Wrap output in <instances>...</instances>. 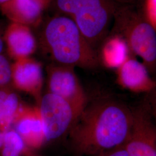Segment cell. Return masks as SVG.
Masks as SVG:
<instances>
[{
	"label": "cell",
	"mask_w": 156,
	"mask_h": 156,
	"mask_svg": "<svg viewBox=\"0 0 156 156\" xmlns=\"http://www.w3.org/2000/svg\"><path fill=\"white\" fill-rule=\"evenodd\" d=\"M9 91L6 90H0V102L5 99L6 96L8 94Z\"/></svg>",
	"instance_id": "cell-22"
},
{
	"label": "cell",
	"mask_w": 156,
	"mask_h": 156,
	"mask_svg": "<svg viewBox=\"0 0 156 156\" xmlns=\"http://www.w3.org/2000/svg\"><path fill=\"white\" fill-rule=\"evenodd\" d=\"M6 27L4 26L3 23L0 22V55L3 54L4 47H5V42H4V33Z\"/></svg>",
	"instance_id": "cell-19"
},
{
	"label": "cell",
	"mask_w": 156,
	"mask_h": 156,
	"mask_svg": "<svg viewBox=\"0 0 156 156\" xmlns=\"http://www.w3.org/2000/svg\"><path fill=\"white\" fill-rule=\"evenodd\" d=\"M96 156H129L124 145L102 152Z\"/></svg>",
	"instance_id": "cell-18"
},
{
	"label": "cell",
	"mask_w": 156,
	"mask_h": 156,
	"mask_svg": "<svg viewBox=\"0 0 156 156\" xmlns=\"http://www.w3.org/2000/svg\"><path fill=\"white\" fill-rule=\"evenodd\" d=\"M98 52L100 63L108 68L117 69L129 56L128 46L124 39L114 34H108Z\"/></svg>",
	"instance_id": "cell-13"
},
{
	"label": "cell",
	"mask_w": 156,
	"mask_h": 156,
	"mask_svg": "<svg viewBox=\"0 0 156 156\" xmlns=\"http://www.w3.org/2000/svg\"><path fill=\"white\" fill-rule=\"evenodd\" d=\"M75 68L51 62L46 68L48 86L49 93L67 101L81 113L89 101Z\"/></svg>",
	"instance_id": "cell-7"
},
{
	"label": "cell",
	"mask_w": 156,
	"mask_h": 156,
	"mask_svg": "<svg viewBox=\"0 0 156 156\" xmlns=\"http://www.w3.org/2000/svg\"><path fill=\"white\" fill-rule=\"evenodd\" d=\"M4 39L9 55L15 60L30 57L37 49V42L31 29L23 24L11 23L6 27Z\"/></svg>",
	"instance_id": "cell-12"
},
{
	"label": "cell",
	"mask_w": 156,
	"mask_h": 156,
	"mask_svg": "<svg viewBox=\"0 0 156 156\" xmlns=\"http://www.w3.org/2000/svg\"><path fill=\"white\" fill-rule=\"evenodd\" d=\"M44 1H45V3H46V5H48L49 4V2H50L51 0H44Z\"/></svg>",
	"instance_id": "cell-24"
},
{
	"label": "cell",
	"mask_w": 156,
	"mask_h": 156,
	"mask_svg": "<svg viewBox=\"0 0 156 156\" xmlns=\"http://www.w3.org/2000/svg\"><path fill=\"white\" fill-rule=\"evenodd\" d=\"M38 108L46 142L68 135L80 114L68 101L49 92L42 96Z\"/></svg>",
	"instance_id": "cell-5"
},
{
	"label": "cell",
	"mask_w": 156,
	"mask_h": 156,
	"mask_svg": "<svg viewBox=\"0 0 156 156\" xmlns=\"http://www.w3.org/2000/svg\"><path fill=\"white\" fill-rule=\"evenodd\" d=\"M12 124L15 127L14 131L30 147L38 151L46 143L38 106H20Z\"/></svg>",
	"instance_id": "cell-9"
},
{
	"label": "cell",
	"mask_w": 156,
	"mask_h": 156,
	"mask_svg": "<svg viewBox=\"0 0 156 156\" xmlns=\"http://www.w3.org/2000/svg\"><path fill=\"white\" fill-rule=\"evenodd\" d=\"M117 82L122 87L135 93H149L154 90L156 82L151 78L145 65L129 56L117 68Z\"/></svg>",
	"instance_id": "cell-10"
},
{
	"label": "cell",
	"mask_w": 156,
	"mask_h": 156,
	"mask_svg": "<svg viewBox=\"0 0 156 156\" xmlns=\"http://www.w3.org/2000/svg\"><path fill=\"white\" fill-rule=\"evenodd\" d=\"M19 108V98L14 93L8 92L5 99L0 102V124L6 131L9 130Z\"/></svg>",
	"instance_id": "cell-15"
},
{
	"label": "cell",
	"mask_w": 156,
	"mask_h": 156,
	"mask_svg": "<svg viewBox=\"0 0 156 156\" xmlns=\"http://www.w3.org/2000/svg\"><path fill=\"white\" fill-rule=\"evenodd\" d=\"M113 19V28L108 34L124 39L129 53L140 57L148 71L153 73L156 64V29L134 5L117 4Z\"/></svg>",
	"instance_id": "cell-3"
},
{
	"label": "cell",
	"mask_w": 156,
	"mask_h": 156,
	"mask_svg": "<svg viewBox=\"0 0 156 156\" xmlns=\"http://www.w3.org/2000/svg\"><path fill=\"white\" fill-rule=\"evenodd\" d=\"M132 122V110L118 101L89 102L68 134L71 147L79 156H96L123 145Z\"/></svg>",
	"instance_id": "cell-1"
},
{
	"label": "cell",
	"mask_w": 156,
	"mask_h": 156,
	"mask_svg": "<svg viewBox=\"0 0 156 156\" xmlns=\"http://www.w3.org/2000/svg\"><path fill=\"white\" fill-rule=\"evenodd\" d=\"M12 82L17 89L32 95L38 105L44 83L41 64L30 57L18 59L12 64Z\"/></svg>",
	"instance_id": "cell-8"
},
{
	"label": "cell",
	"mask_w": 156,
	"mask_h": 156,
	"mask_svg": "<svg viewBox=\"0 0 156 156\" xmlns=\"http://www.w3.org/2000/svg\"><path fill=\"white\" fill-rule=\"evenodd\" d=\"M12 82V64L4 55H0V88Z\"/></svg>",
	"instance_id": "cell-16"
},
{
	"label": "cell",
	"mask_w": 156,
	"mask_h": 156,
	"mask_svg": "<svg viewBox=\"0 0 156 156\" xmlns=\"http://www.w3.org/2000/svg\"><path fill=\"white\" fill-rule=\"evenodd\" d=\"M115 2L119 4H126V5H137L140 2H142L144 0H113Z\"/></svg>",
	"instance_id": "cell-20"
},
{
	"label": "cell",
	"mask_w": 156,
	"mask_h": 156,
	"mask_svg": "<svg viewBox=\"0 0 156 156\" xmlns=\"http://www.w3.org/2000/svg\"><path fill=\"white\" fill-rule=\"evenodd\" d=\"M133 112V122L124 144L129 156H156V128L150 104L144 103Z\"/></svg>",
	"instance_id": "cell-6"
},
{
	"label": "cell",
	"mask_w": 156,
	"mask_h": 156,
	"mask_svg": "<svg viewBox=\"0 0 156 156\" xmlns=\"http://www.w3.org/2000/svg\"><path fill=\"white\" fill-rule=\"evenodd\" d=\"M47 6L44 0H10L0 5V11L12 23L36 27Z\"/></svg>",
	"instance_id": "cell-11"
},
{
	"label": "cell",
	"mask_w": 156,
	"mask_h": 156,
	"mask_svg": "<svg viewBox=\"0 0 156 156\" xmlns=\"http://www.w3.org/2000/svg\"><path fill=\"white\" fill-rule=\"evenodd\" d=\"M38 44L42 53L53 63L89 69L100 64L97 52L67 16L49 19L42 28Z\"/></svg>",
	"instance_id": "cell-2"
},
{
	"label": "cell",
	"mask_w": 156,
	"mask_h": 156,
	"mask_svg": "<svg viewBox=\"0 0 156 156\" xmlns=\"http://www.w3.org/2000/svg\"><path fill=\"white\" fill-rule=\"evenodd\" d=\"M9 1H10V0H0V5L4 4L5 2H6Z\"/></svg>",
	"instance_id": "cell-23"
},
{
	"label": "cell",
	"mask_w": 156,
	"mask_h": 156,
	"mask_svg": "<svg viewBox=\"0 0 156 156\" xmlns=\"http://www.w3.org/2000/svg\"><path fill=\"white\" fill-rule=\"evenodd\" d=\"M0 156H42L38 151L27 145L15 131L9 129L6 133Z\"/></svg>",
	"instance_id": "cell-14"
},
{
	"label": "cell",
	"mask_w": 156,
	"mask_h": 156,
	"mask_svg": "<svg viewBox=\"0 0 156 156\" xmlns=\"http://www.w3.org/2000/svg\"><path fill=\"white\" fill-rule=\"evenodd\" d=\"M141 11L151 26L156 28V0H144Z\"/></svg>",
	"instance_id": "cell-17"
},
{
	"label": "cell",
	"mask_w": 156,
	"mask_h": 156,
	"mask_svg": "<svg viewBox=\"0 0 156 156\" xmlns=\"http://www.w3.org/2000/svg\"><path fill=\"white\" fill-rule=\"evenodd\" d=\"M56 5L73 20L90 46L98 52L108 35L117 3L113 0H56Z\"/></svg>",
	"instance_id": "cell-4"
},
{
	"label": "cell",
	"mask_w": 156,
	"mask_h": 156,
	"mask_svg": "<svg viewBox=\"0 0 156 156\" xmlns=\"http://www.w3.org/2000/svg\"><path fill=\"white\" fill-rule=\"evenodd\" d=\"M6 133L7 131H6L2 127L0 124V151L2 149V147L4 145V138H5V136Z\"/></svg>",
	"instance_id": "cell-21"
}]
</instances>
